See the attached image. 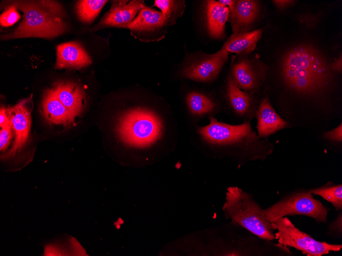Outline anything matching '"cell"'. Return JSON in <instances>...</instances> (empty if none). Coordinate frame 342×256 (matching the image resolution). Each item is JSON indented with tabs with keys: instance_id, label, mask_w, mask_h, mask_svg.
Wrapping results in <instances>:
<instances>
[{
	"instance_id": "obj_2",
	"label": "cell",
	"mask_w": 342,
	"mask_h": 256,
	"mask_svg": "<svg viewBox=\"0 0 342 256\" xmlns=\"http://www.w3.org/2000/svg\"><path fill=\"white\" fill-rule=\"evenodd\" d=\"M13 4L23 12V19L13 32L2 36L3 40L27 37L52 38L68 30L67 24L61 17L64 16V12L57 2L16 1Z\"/></svg>"
},
{
	"instance_id": "obj_16",
	"label": "cell",
	"mask_w": 342,
	"mask_h": 256,
	"mask_svg": "<svg viewBox=\"0 0 342 256\" xmlns=\"http://www.w3.org/2000/svg\"><path fill=\"white\" fill-rule=\"evenodd\" d=\"M205 8L209 34L215 38L222 37L225 34V24L229 17L228 8L212 0L206 2Z\"/></svg>"
},
{
	"instance_id": "obj_7",
	"label": "cell",
	"mask_w": 342,
	"mask_h": 256,
	"mask_svg": "<svg viewBox=\"0 0 342 256\" xmlns=\"http://www.w3.org/2000/svg\"><path fill=\"white\" fill-rule=\"evenodd\" d=\"M199 133L208 143L220 145L239 144L245 141L252 142L257 137L248 122L231 125L219 122L210 118V123L198 129Z\"/></svg>"
},
{
	"instance_id": "obj_23",
	"label": "cell",
	"mask_w": 342,
	"mask_h": 256,
	"mask_svg": "<svg viewBox=\"0 0 342 256\" xmlns=\"http://www.w3.org/2000/svg\"><path fill=\"white\" fill-rule=\"evenodd\" d=\"M311 194L319 195L332 203L336 210L342 208V185H325L310 190Z\"/></svg>"
},
{
	"instance_id": "obj_20",
	"label": "cell",
	"mask_w": 342,
	"mask_h": 256,
	"mask_svg": "<svg viewBox=\"0 0 342 256\" xmlns=\"http://www.w3.org/2000/svg\"><path fill=\"white\" fill-rule=\"evenodd\" d=\"M108 1L81 0L76 2L75 10L77 15L83 22L91 24L99 14Z\"/></svg>"
},
{
	"instance_id": "obj_13",
	"label": "cell",
	"mask_w": 342,
	"mask_h": 256,
	"mask_svg": "<svg viewBox=\"0 0 342 256\" xmlns=\"http://www.w3.org/2000/svg\"><path fill=\"white\" fill-rule=\"evenodd\" d=\"M41 107L44 118L49 123L65 126L74 124L75 118L60 102L52 88L45 91Z\"/></svg>"
},
{
	"instance_id": "obj_32",
	"label": "cell",
	"mask_w": 342,
	"mask_h": 256,
	"mask_svg": "<svg viewBox=\"0 0 342 256\" xmlns=\"http://www.w3.org/2000/svg\"><path fill=\"white\" fill-rule=\"evenodd\" d=\"M222 5L228 8L229 10H231L234 5L235 1L231 0H220L218 1Z\"/></svg>"
},
{
	"instance_id": "obj_8",
	"label": "cell",
	"mask_w": 342,
	"mask_h": 256,
	"mask_svg": "<svg viewBox=\"0 0 342 256\" xmlns=\"http://www.w3.org/2000/svg\"><path fill=\"white\" fill-rule=\"evenodd\" d=\"M14 135V139L8 150L1 154V159L13 158L25 146L30 133L31 118L30 111L24 100L15 105L6 109Z\"/></svg>"
},
{
	"instance_id": "obj_12",
	"label": "cell",
	"mask_w": 342,
	"mask_h": 256,
	"mask_svg": "<svg viewBox=\"0 0 342 256\" xmlns=\"http://www.w3.org/2000/svg\"><path fill=\"white\" fill-rule=\"evenodd\" d=\"M52 89L75 118L81 114L84 105L85 94L78 84L69 81H59L54 84Z\"/></svg>"
},
{
	"instance_id": "obj_4",
	"label": "cell",
	"mask_w": 342,
	"mask_h": 256,
	"mask_svg": "<svg viewBox=\"0 0 342 256\" xmlns=\"http://www.w3.org/2000/svg\"><path fill=\"white\" fill-rule=\"evenodd\" d=\"M117 132L127 145L145 148L156 143L162 133V122L153 111L140 107L129 109L120 115Z\"/></svg>"
},
{
	"instance_id": "obj_29",
	"label": "cell",
	"mask_w": 342,
	"mask_h": 256,
	"mask_svg": "<svg viewBox=\"0 0 342 256\" xmlns=\"http://www.w3.org/2000/svg\"><path fill=\"white\" fill-rule=\"evenodd\" d=\"M339 216H340L339 218V216H338V217L337 218L336 220L334 222H333V223H332L331 224H330V225H329V230L330 231H331L334 232H335L334 230H335V229L336 228L338 233H339V231H340V232H341V229H339V228H341V225L339 226V224H341V214H340Z\"/></svg>"
},
{
	"instance_id": "obj_3",
	"label": "cell",
	"mask_w": 342,
	"mask_h": 256,
	"mask_svg": "<svg viewBox=\"0 0 342 256\" xmlns=\"http://www.w3.org/2000/svg\"><path fill=\"white\" fill-rule=\"evenodd\" d=\"M223 210L228 218L261 239H275L273 228L260 206L237 187H229Z\"/></svg>"
},
{
	"instance_id": "obj_5",
	"label": "cell",
	"mask_w": 342,
	"mask_h": 256,
	"mask_svg": "<svg viewBox=\"0 0 342 256\" xmlns=\"http://www.w3.org/2000/svg\"><path fill=\"white\" fill-rule=\"evenodd\" d=\"M329 211V208L313 198L310 191L289 195L264 210L270 222L287 215H304L312 217L317 222L323 223L327 221Z\"/></svg>"
},
{
	"instance_id": "obj_21",
	"label": "cell",
	"mask_w": 342,
	"mask_h": 256,
	"mask_svg": "<svg viewBox=\"0 0 342 256\" xmlns=\"http://www.w3.org/2000/svg\"><path fill=\"white\" fill-rule=\"evenodd\" d=\"M232 73L238 86L245 90H249L254 87L255 76L248 61L243 60L235 64Z\"/></svg>"
},
{
	"instance_id": "obj_25",
	"label": "cell",
	"mask_w": 342,
	"mask_h": 256,
	"mask_svg": "<svg viewBox=\"0 0 342 256\" xmlns=\"http://www.w3.org/2000/svg\"><path fill=\"white\" fill-rule=\"evenodd\" d=\"M17 8L13 3L1 15L0 22L3 27H9L16 22L20 19V15Z\"/></svg>"
},
{
	"instance_id": "obj_1",
	"label": "cell",
	"mask_w": 342,
	"mask_h": 256,
	"mask_svg": "<svg viewBox=\"0 0 342 256\" xmlns=\"http://www.w3.org/2000/svg\"><path fill=\"white\" fill-rule=\"evenodd\" d=\"M285 83L298 93L312 95L323 91L331 80L325 59L313 47L301 45L287 52L281 63Z\"/></svg>"
},
{
	"instance_id": "obj_22",
	"label": "cell",
	"mask_w": 342,
	"mask_h": 256,
	"mask_svg": "<svg viewBox=\"0 0 342 256\" xmlns=\"http://www.w3.org/2000/svg\"><path fill=\"white\" fill-rule=\"evenodd\" d=\"M186 101L190 111L196 115H203L211 112L215 104L205 95L198 92L187 95Z\"/></svg>"
},
{
	"instance_id": "obj_27",
	"label": "cell",
	"mask_w": 342,
	"mask_h": 256,
	"mask_svg": "<svg viewBox=\"0 0 342 256\" xmlns=\"http://www.w3.org/2000/svg\"><path fill=\"white\" fill-rule=\"evenodd\" d=\"M324 137L329 139L341 142L342 141L341 124L333 130L325 132L324 133Z\"/></svg>"
},
{
	"instance_id": "obj_10",
	"label": "cell",
	"mask_w": 342,
	"mask_h": 256,
	"mask_svg": "<svg viewBox=\"0 0 342 256\" xmlns=\"http://www.w3.org/2000/svg\"><path fill=\"white\" fill-rule=\"evenodd\" d=\"M228 56V52L222 48L217 53L186 67L183 74L186 78L197 81L213 79L219 74Z\"/></svg>"
},
{
	"instance_id": "obj_17",
	"label": "cell",
	"mask_w": 342,
	"mask_h": 256,
	"mask_svg": "<svg viewBox=\"0 0 342 256\" xmlns=\"http://www.w3.org/2000/svg\"><path fill=\"white\" fill-rule=\"evenodd\" d=\"M262 34L261 29L248 32L233 33L226 41L222 48L228 52L237 54L249 53L255 48Z\"/></svg>"
},
{
	"instance_id": "obj_30",
	"label": "cell",
	"mask_w": 342,
	"mask_h": 256,
	"mask_svg": "<svg viewBox=\"0 0 342 256\" xmlns=\"http://www.w3.org/2000/svg\"><path fill=\"white\" fill-rule=\"evenodd\" d=\"M274 4L277 7L280 9L286 8V7L291 5L293 3V1H288V0H277L273 1Z\"/></svg>"
},
{
	"instance_id": "obj_11",
	"label": "cell",
	"mask_w": 342,
	"mask_h": 256,
	"mask_svg": "<svg viewBox=\"0 0 342 256\" xmlns=\"http://www.w3.org/2000/svg\"><path fill=\"white\" fill-rule=\"evenodd\" d=\"M92 63L86 51L78 43L69 42L60 44L56 49L57 68L79 69Z\"/></svg>"
},
{
	"instance_id": "obj_15",
	"label": "cell",
	"mask_w": 342,
	"mask_h": 256,
	"mask_svg": "<svg viewBox=\"0 0 342 256\" xmlns=\"http://www.w3.org/2000/svg\"><path fill=\"white\" fill-rule=\"evenodd\" d=\"M259 11L256 1H235L233 8L229 10V16L233 33L249 26L256 18Z\"/></svg>"
},
{
	"instance_id": "obj_28",
	"label": "cell",
	"mask_w": 342,
	"mask_h": 256,
	"mask_svg": "<svg viewBox=\"0 0 342 256\" xmlns=\"http://www.w3.org/2000/svg\"><path fill=\"white\" fill-rule=\"evenodd\" d=\"M10 120L7 115L6 109L2 107L0 110V125L1 128L11 125Z\"/></svg>"
},
{
	"instance_id": "obj_9",
	"label": "cell",
	"mask_w": 342,
	"mask_h": 256,
	"mask_svg": "<svg viewBox=\"0 0 342 256\" xmlns=\"http://www.w3.org/2000/svg\"><path fill=\"white\" fill-rule=\"evenodd\" d=\"M116 1L98 24L91 29L95 31L108 27L128 28L136 14L145 6L143 1Z\"/></svg>"
},
{
	"instance_id": "obj_24",
	"label": "cell",
	"mask_w": 342,
	"mask_h": 256,
	"mask_svg": "<svg viewBox=\"0 0 342 256\" xmlns=\"http://www.w3.org/2000/svg\"><path fill=\"white\" fill-rule=\"evenodd\" d=\"M183 3L184 2H181V1L169 0H156L155 1V5L161 10L162 14L171 24L175 22L173 18H175V14L178 12L179 9L184 7Z\"/></svg>"
},
{
	"instance_id": "obj_31",
	"label": "cell",
	"mask_w": 342,
	"mask_h": 256,
	"mask_svg": "<svg viewBox=\"0 0 342 256\" xmlns=\"http://www.w3.org/2000/svg\"><path fill=\"white\" fill-rule=\"evenodd\" d=\"M331 69L337 71L341 72V55H340V58L335 60V61L333 63L331 67Z\"/></svg>"
},
{
	"instance_id": "obj_6",
	"label": "cell",
	"mask_w": 342,
	"mask_h": 256,
	"mask_svg": "<svg viewBox=\"0 0 342 256\" xmlns=\"http://www.w3.org/2000/svg\"><path fill=\"white\" fill-rule=\"evenodd\" d=\"M275 238L280 244L294 247L308 256H321L330 251H338L341 244H331L318 241L296 228L287 217H281L270 222Z\"/></svg>"
},
{
	"instance_id": "obj_14",
	"label": "cell",
	"mask_w": 342,
	"mask_h": 256,
	"mask_svg": "<svg viewBox=\"0 0 342 256\" xmlns=\"http://www.w3.org/2000/svg\"><path fill=\"white\" fill-rule=\"evenodd\" d=\"M257 128L259 136L264 137L271 135L287 125L271 105L267 98L263 99L257 110Z\"/></svg>"
},
{
	"instance_id": "obj_26",
	"label": "cell",
	"mask_w": 342,
	"mask_h": 256,
	"mask_svg": "<svg viewBox=\"0 0 342 256\" xmlns=\"http://www.w3.org/2000/svg\"><path fill=\"white\" fill-rule=\"evenodd\" d=\"M11 125L1 128L0 133V150L1 154L9 148L13 137Z\"/></svg>"
},
{
	"instance_id": "obj_18",
	"label": "cell",
	"mask_w": 342,
	"mask_h": 256,
	"mask_svg": "<svg viewBox=\"0 0 342 256\" xmlns=\"http://www.w3.org/2000/svg\"><path fill=\"white\" fill-rule=\"evenodd\" d=\"M168 22L161 12L144 6L128 29L137 32L152 31L165 25Z\"/></svg>"
},
{
	"instance_id": "obj_19",
	"label": "cell",
	"mask_w": 342,
	"mask_h": 256,
	"mask_svg": "<svg viewBox=\"0 0 342 256\" xmlns=\"http://www.w3.org/2000/svg\"><path fill=\"white\" fill-rule=\"evenodd\" d=\"M227 95L230 103L234 110L239 114H244L250 106V98L241 90L235 81L229 78L227 83Z\"/></svg>"
}]
</instances>
